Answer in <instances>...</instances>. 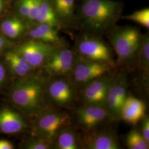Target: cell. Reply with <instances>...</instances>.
Masks as SVG:
<instances>
[{
    "mask_svg": "<svg viewBox=\"0 0 149 149\" xmlns=\"http://www.w3.org/2000/svg\"><path fill=\"white\" fill-rule=\"evenodd\" d=\"M123 8L122 2L113 0H81L75 23L84 33L100 36L114 27Z\"/></svg>",
    "mask_w": 149,
    "mask_h": 149,
    "instance_id": "1",
    "label": "cell"
},
{
    "mask_svg": "<svg viewBox=\"0 0 149 149\" xmlns=\"http://www.w3.org/2000/svg\"><path fill=\"white\" fill-rule=\"evenodd\" d=\"M47 82L43 77L33 74L21 78L9 93L13 106L20 111L35 116L46 107Z\"/></svg>",
    "mask_w": 149,
    "mask_h": 149,
    "instance_id": "2",
    "label": "cell"
},
{
    "mask_svg": "<svg viewBox=\"0 0 149 149\" xmlns=\"http://www.w3.org/2000/svg\"><path fill=\"white\" fill-rule=\"evenodd\" d=\"M32 126V136L53 143L59 131L71 125L69 114L63 109L45 107L36 115Z\"/></svg>",
    "mask_w": 149,
    "mask_h": 149,
    "instance_id": "3",
    "label": "cell"
},
{
    "mask_svg": "<svg viewBox=\"0 0 149 149\" xmlns=\"http://www.w3.org/2000/svg\"><path fill=\"white\" fill-rule=\"evenodd\" d=\"M109 32L112 48L117 56L116 65H125L135 59L142 37L138 29L114 27Z\"/></svg>",
    "mask_w": 149,
    "mask_h": 149,
    "instance_id": "4",
    "label": "cell"
},
{
    "mask_svg": "<svg viewBox=\"0 0 149 149\" xmlns=\"http://www.w3.org/2000/svg\"><path fill=\"white\" fill-rule=\"evenodd\" d=\"M74 50L82 58L116 66L111 49L100 36L83 32L76 39Z\"/></svg>",
    "mask_w": 149,
    "mask_h": 149,
    "instance_id": "5",
    "label": "cell"
},
{
    "mask_svg": "<svg viewBox=\"0 0 149 149\" xmlns=\"http://www.w3.org/2000/svg\"><path fill=\"white\" fill-rule=\"evenodd\" d=\"M78 88L69 76L52 77L47 83L46 100L56 108L63 109L72 106L77 98Z\"/></svg>",
    "mask_w": 149,
    "mask_h": 149,
    "instance_id": "6",
    "label": "cell"
},
{
    "mask_svg": "<svg viewBox=\"0 0 149 149\" xmlns=\"http://www.w3.org/2000/svg\"><path fill=\"white\" fill-rule=\"evenodd\" d=\"M128 76L126 71L123 70L114 71L108 88L104 106L112 120L120 119V111L128 96Z\"/></svg>",
    "mask_w": 149,
    "mask_h": 149,
    "instance_id": "7",
    "label": "cell"
},
{
    "mask_svg": "<svg viewBox=\"0 0 149 149\" xmlns=\"http://www.w3.org/2000/svg\"><path fill=\"white\" fill-rule=\"evenodd\" d=\"M113 69L107 63L91 61L79 56L69 76L79 90L91 81L111 73Z\"/></svg>",
    "mask_w": 149,
    "mask_h": 149,
    "instance_id": "8",
    "label": "cell"
},
{
    "mask_svg": "<svg viewBox=\"0 0 149 149\" xmlns=\"http://www.w3.org/2000/svg\"><path fill=\"white\" fill-rule=\"evenodd\" d=\"M78 57L74 49L64 45L59 46L54 49L42 69L52 77L70 76Z\"/></svg>",
    "mask_w": 149,
    "mask_h": 149,
    "instance_id": "9",
    "label": "cell"
},
{
    "mask_svg": "<svg viewBox=\"0 0 149 149\" xmlns=\"http://www.w3.org/2000/svg\"><path fill=\"white\" fill-rule=\"evenodd\" d=\"M54 46L40 41L32 39L22 43L16 48L15 52L27 60L34 70L42 68L54 49Z\"/></svg>",
    "mask_w": 149,
    "mask_h": 149,
    "instance_id": "10",
    "label": "cell"
},
{
    "mask_svg": "<svg viewBox=\"0 0 149 149\" xmlns=\"http://www.w3.org/2000/svg\"><path fill=\"white\" fill-rule=\"evenodd\" d=\"M114 73V71H112L93 80L81 88V100L84 106H105L108 88Z\"/></svg>",
    "mask_w": 149,
    "mask_h": 149,
    "instance_id": "11",
    "label": "cell"
},
{
    "mask_svg": "<svg viewBox=\"0 0 149 149\" xmlns=\"http://www.w3.org/2000/svg\"><path fill=\"white\" fill-rule=\"evenodd\" d=\"M76 121L79 127L85 132L96 129L107 120H112L104 107L84 106L74 111Z\"/></svg>",
    "mask_w": 149,
    "mask_h": 149,
    "instance_id": "12",
    "label": "cell"
},
{
    "mask_svg": "<svg viewBox=\"0 0 149 149\" xmlns=\"http://www.w3.org/2000/svg\"><path fill=\"white\" fill-rule=\"evenodd\" d=\"M81 149H119L120 145L116 133L111 129L92 130L80 136Z\"/></svg>",
    "mask_w": 149,
    "mask_h": 149,
    "instance_id": "13",
    "label": "cell"
},
{
    "mask_svg": "<svg viewBox=\"0 0 149 149\" xmlns=\"http://www.w3.org/2000/svg\"><path fill=\"white\" fill-rule=\"evenodd\" d=\"M26 125L24 118L19 113L8 108L0 109V133H19L26 128Z\"/></svg>",
    "mask_w": 149,
    "mask_h": 149,
    "instance_id": "14",
    "label": "cell"
},
{
    "mask_svg": "<svg viewBox=\"0 0 149 149\" xmlns=\"http://www.w3.org/2000/svg\"><path fill=\"white\" fill-rule=\"evenodd\" d=\"M146 107L144 102L138 98L129 96L123 104L120 111V119L135 125L145 115Z\"/></svg>",
    "mask_w": 149,
    "mask_h": 149,
    "instance_id": "15",
    "label": "cell"
},
{
    "mask_svg": "<svg viewBox=\"0 0 149 149\" xmlns=\"http://www.w3.org/2000/svg\"><path fill=\"white\" fill-rule=\"evenodd\" d=\"M59 29L46 24L38 23L29 29L28 34L32 39L54 46L64 45L59 34Z\"/></svg>",
    "mask_w": 149,
    "mask_h": 149,
    "instance_id": "16",
    "label": "cell"
},
{
    "mask_svg": "<svg viewBox=\"0 0 149 149\" xmlns=\"http://www.w3.org/2000/svg\"><path fill=\"white\" fill-rule=\"evenodd\" d=\"M55 149H81L80 136L71 125L62 128L56 135L53 143Z\"/></svg>",
    "mask_w": 149,
    "mask_h": 149,
    "instance_id": "17",
    "label": "cell"
},
{
    "mask_svg": "<svg viewBox=\"0 0 149 149\" xmlns=\"http://www.w3.org/2000/svg\"><path fill=\"white\" fill-rule=\"evenodd\" d=\"M5 59L12 73L19 79L34 74L36 70L32 68L23 56L15 52L6 53Z\"/></svg>",
    "mask_w": 149,
    "mask_h": 149,
    "instance_id": "18",
    "label": "cell"
},
{
    "mask_svg": "<svg viewBox=\"0 0 149 149\" xmlns=\"http://www.w3.org/2000/svg\"><path fill=\"white\" fill-rule=\"evenodd\" d=\"M76 0H52L54 11L63 26L75 23V4Z\"/></svg>",
    "mask_w": 149,
    "mask_h": 149,
    "instance_id": "19",
    "label": "cell"
},
{
    "mask_svg": "<svg viewBox=\"0 0 149 149\" xmlns=\"http://www.w3.org/2000/svg\"><path fill=\"white\" fill-rule=\"evenodd\" d=\"M34 22L48 24L59 30L64 27L49 0H42L40 10Z\"/></svg>",
    "mask_w": 149,
    "mask_h": 149,
    "instance_id": "20",
    "label": "cell"
},
{
    "mask_svg": "<svg viewBox=\"0 0 149 149\" xmlns=\"http://www.w3.org/2000/svg\"><path fill=\"white\" fill-rule=\"evenodd\" d=\"M135 59L137 61L138 68L143 73L145 79H148L149 73V36L148 33L142 36Z\"/></svg>",
    "mask_w": 149,
    "mask_h": 149,
    "instance_id": "21",
    "label": "cell"
},
{
    "mask_svg": "<svg viewBox=\"0 0 149 149\" xmlns=\"http://www.w3.org/2000/svg\"><path fill=\"white\" fill-rule=\"evenodd\" d=\"M1 30L3 34L11 39L19 37L25 31V26L21 20L16 18L7 19L2 22Z\"/></svg>",
    "mask_w": 149,
    "mask_h": 149,
    "instance_id": "22",
    "label": "cell"
},
{
    "mask_svg": "<svg viewBox=\"0 0 149 149\" xmlns=\"http://www.w3.org/2000/svg\"><path fill=\"white\" fill-rule=\"evenodd\" d=\"M125 143L129 149H149V143L145 140L140 132L136 129H133L128 133Z\"/></svg>",
    "mask_w": 149,
    "mask_h": 149,
    "instance_id": "23",
    "label": "cell"
},
{
    "mask_svg": "<svg viewBox=\"0 0 149 149\" xmlns=\"http://www.w3.org/2000/svg\"><path fill=\"white\" fill-rule=\"evenodd\" d=\"M124 18L132 21L135 22L140 25L145 27L146 28L149 29V8H146L139 11H135L132 14L124 17Z\"/></svg>",
    "mask_w": 149,
    "mask_h": 149,
    "instance_id": "24",
    "label": "cell"
},
{
    "mask_svg": "<svg viewBox=\"0 0 149 149\" xmlns=\"http://www.w3.org/2000/svg\"><path fill=\"white\" fill-rule=\"evenodd\" d=\"M24 148L27 149H49L53 148V143L32 136L24 143Z\"/></svg>",
    "mask_w": 149,
    "mask_h": 149,
    "instance_id": "25",
    "label": "cell"
},
{
    "mask_svg": "<svg viewBox=\"0 0 149 149\" xmlns=\"http://www.w3.org/2000/svg\"><path fill=\"white\" fill-rule=\"evenodd\" d=\"M42 0H32L29 13L27 19L31 22H34L39 12Z\"/></svg>",
    "mask_w": 149,
    "mask_h": 149,
    "instance_id": "26",
    "label": "cell"
},
{
    "mask_svg": "<svg viewBox=\"0 0 149 149\" xmlns=\"http://www.w3.org/2000/svg\"><path fill=\"white\" fill-rule=\"evenodd\" d=\"M32 0H21L18 5V11L21 16L27 19Z\"/></svg>",
    "mask_w": 149,
    "mask_h": 149,
    "instance_id": "27",
    "label": "cell"
},
{
    "mask_svg": "<svg viewBox=\"0 0 149 149\" xmlns=\"http://www.w3.org/2000/svg\"><path fill=\"white\" fill-rule=\"evenodd\" d=\"M141 120L142 124L140 133L145 140L149 143V118L148 116L145 115Z\"/></svg>",
    "mask_w": 149,
    "mask_h": 149,
    "instance_id": "28",
    "label": "cell"
},
{
    "mask_svg": "<svg viewBox=\"0 0 149 149\" xmlns=\"http://www.w3.org/2000/svg\"><path fill=\"white\" fill-rule=\"evenodd\" d=\"M6 80V70L5 68L0 61V88L5 84Z\"/></svg>",
    "mask_w": 149,
    "mask_h": 149,
    "instance_id": "29",
    "label": "cell"
},
{
    "mask_svg": "<svg viewBox=\"0 0 149 149\" xmlns=\"http://www.w3.org/2000/svg\"><path fill=\"white\" fill-rule=\"evenodd\" d=\"M14 146L10 141L6 140H0V149H13Z\"/></svg>",
    "mask_w": 149,
    "mask_h": 149,
    "instance_id": "30",
    "label": "cell"
},
{
    "mask_svg": "<svg viewBox=\"0 0 149 149\" xmlns=\"http://www.w3.org/2000/svg\"><path fill=\"white\" fill-rule=\"evenodd\" d=\"M8 45H10L6 39L5 38L0 34V52L2 51Z\"/></svg>",
    "mask_w": 149,
    "mask_h": 149,
    "instance_id": "31",
    "label": "cell"
},
{
    "mask_svg": "<svg viewBox=\"0 0 149 149\" xmlns=\"http://www.w3.org/2000/svg\"><path fill=\"white\" fill-rule=\"evenodd\" d=\"M3 8V0H0V13Z\"/></svg>",
    "mask_w": 149,
    "mask_h": 149,
    "instance_id": "32",
    "label": "cell"
}]
</instances>
